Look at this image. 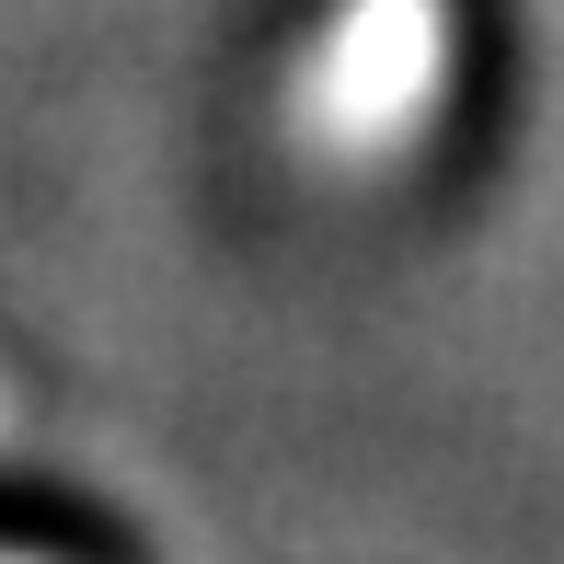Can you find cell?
<instances>
[{
	"label": "cell",
	"mask_w": 564,
	"mask_h": 564,
	"mask_svg": "<svg viewBox=\"0 0 564 564\" xmlns=\"http://www.w3.org/2000/svg\"><path fill=\"white\" fill-rule=\"evenodd\" d=\"M449 0H335L289 69V150L323 173H380L426 139L449 93Z\"/></svg>",
	"instance_id": "1"
},
{
	"label": "cell",
	"mask_w": 564,
	"mask_h": 564,
	"mask_svg": "<svg viewBox=\"0 0 564 564\" xmlns=\"http://www.w3.org/2000/svg\"><path fill=\"white\" fill-rule=\"evenodd\" d=\"M0 564H23V553H0Z\"/></svg>",
	"instance_id": "3"
},
{
	"label": "cell",
	"mask_w": 564,
	"mask_h": 564,
	"mask_svg": "<svg viewBox=\"0 0 564 564\" xmlns=\"http://www.w3.org/2000/svg\"><path fill=\"white\" fill-rule=\"evenodd\" d=\"M23 438V403H12V380H0V449H12Z\"/></svg>",
	"instance_id": "2"
}]
</instances>
